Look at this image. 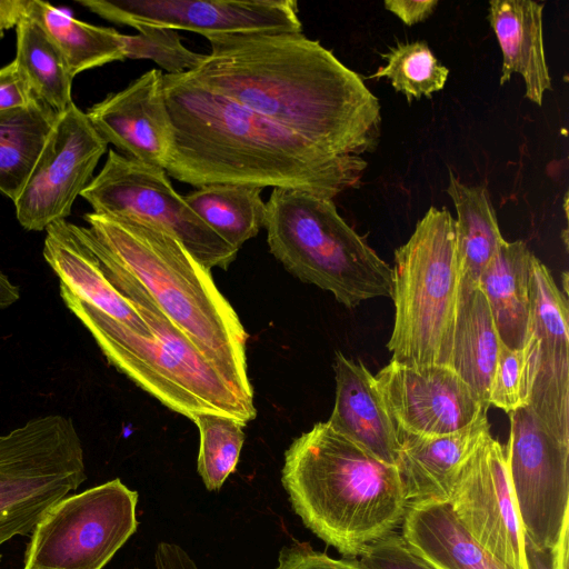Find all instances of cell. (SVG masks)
Listing matches in <instances>:
<instances>
[{"instance_id":"obj_10","label":"cell","mask_w":569,"mask_h":569,"mask_svg":"<svg viewBox=\"0 0 569 569\" xmlns=\"http://www.w3.org/2000/svg\"><path fill=\"white\" fill-rule=\"evenodd\" d=\"M99 214L152 223L177 238L207 269H227L238 250L221 239L172 187L164 169L110 149L80 194Z\"/></svg>"},{"instance_id":"obj_19","label":"cell","mask_w":569,"mask_h":569,"mask_svg":"<svg viewBox=\"0 0 569 569\" xmlns=\"http://www.w3.org/2000/svg\"><path fill=\"white\" fill-rule=\"evenodd\" d=\"M336 399L328 423L380 461L397 466L400 433L381 395L375 376L361 361L335 357Z\"/></svg>"},{"instance_id":"obj_37","label":"cell","mask_w":569,"mask_h":569,"mask_svg":"<svg viewBox=\"0 0 569 569\" xmlns=\"http://www.w3.org/2000/svg\"><path fill=\"white\" fill-rule=\"evenodd\" d=\"M437 0H386L387 10L395 13L407 26L426 20L437 7Z\"/></svg>"},{"instance_id":"obj_16","label":"cell","mask_w":569,"mask_h":569,"mask_svg":"<svg viewBox=\"0 0 569 569\" xmlns=\"http://www.w3.org/2000/svg\"><path fill=\"white\" fill-rule=\"evenodd\" d=\"M530 331L538 340L529 408L557 439L569 443V310L567 296L533 254L529 274Z\"/></svg>"},{"instance_id":"obj_4","label":"cell","mask_w":569,"mask_h":569,"mask_svg":"<svg viewBox=\"0 0 569 569\" xmlns=\"http://www.w3.org/2000/svg\"><path fill=\"white\" fill-rule=\"evenodd\" d=\"M107 278L133 306L153 338L101 312L63 283L59 290L66 307L90 332L110 365L162 405L191 420L200 413L244 423L256 417L253 395L210 362L131 276L113 266Z\"/></svg>"},{"instance_id":"obj_32","label":"cell","mask_w":569,"mask_h":569,"mask_svg":"<svg viewBox=\"0 0 569 569\" xmlns=\"http://www.w3.org/2000/svg\"><path fill=\"white\" fill-rule=\"evenodd\" d=\"M537 357L538 340L531 331L520 349L500 345L488 395L489 406L500 408L507 413L529 406Z\"/></svg>"},{"instance_id":"obj_28","label":"cell","mask_w":569,"mask_h":569,"mask_svg":"<svg viewBox=\"0 0 569 569\" xmlns=\"http://www.w3.org/2000/svg\"><path fill=\"white\" fill-rule=\"evenodd\" d=\"M262 189L240 184H206L184 196L194 213L228 244L239 250L264 226Z\"/></svg>"},{"instance_id":"obj_31","label":"cell","mask_w":569,"mask_h":569,"mask_svg":"<svg viewBox=\"0 0 569 569\" xmlns=\"http://www.w3.org/2000/svg\"><path fill=\"white\" fill-rule=\"evenodd\" d=\"M192 421L200 436L198 473L208 490H218L238 465L246 423L213 413H200Z\"/></svg>"},{"instance_id":"obj_34","label":"cell","mask_w":569,"mask_h":569,"mask_svg":"<svg viewBox=\"0 0 569 569\" xmlns=\"http://www.w3.org/2000/svg\"><path fill=\"white\" fill-rule=\"evenodd\" d=\"M358 559L369 569H436L397 532L368 547Z\"/></svg>"},{"instance_id":"obj_33","label":"cell","mask_w":569,"mask_h":569,"mask_svg":"<svg viewBox=\"0 0 569 569\" xmlns=\"http://www.w3.org/2000/svg\"><path fill=\"white\" fill-rule=\"evenodd\" d=\"M137 34H124L126 58L154 61L167 74L193 70L206 57L186 48L177 30L141 27Z\"/></svg>"},{"instance_id":"obj_23","label":"cell","mask_w":569,"mask_h":569,"mask_svg":"<svg viewBox=\"0 0 569 569\" xmlns=\"http://www.w3.org/2000/svg\"><path fill=\"white\" fill-rule=\"evenodd\" d=\"M532 257L523 241L505 240L478 283L500 341L510 349L522 348L530 333L529 274Z\"/></svg>"},{"instance_id":"obj_8","label":"cell","mask_w":569,"mask_h":569,"mask_svg":"<svg viewBox=\"0 0 569 569\" xmlns=\"http://www.w3.org/2000/svg\"><path fill=\"white\" fill-rule=\"evenodd\" d=\"M86 479L82 442L70 418L41 416L0 435V547L30 536L44 513Z\"/></svg>"},{"instance_id":"obj_13","label":"cell","mask_w":569,"mask_h":569,"mask_svg":"<svg viewBox=\"0 0 569 569\" xmlns=\"http://www.w3.org/2000/svg\"><path fill=\"white\" fill-rule=\"evenodd\" d=\"M471 538L509 569H529L506 445L489 435L462 467L448 501Z\"/></svg>"},{"instance_id":"obj_30","label":"cell","mask_w":569,"mask_h":569,"mask_svg":"<svg viewBox=\"0 0 569 569\" xmlns=\"http://www.w3.org/2000/svg\"><path fill=\"white\" fill-rule=\"evenodd\" d=\"M381 56L387 64L370 78H388L395 90L402 92L409 102L423 96L430 98L446 84L449 70L425 41L399 42Z\"/></svg>"},{"instance_id":"obj_41","label":"cell","mask_w":569,"mask_h":569,"mask_svg":"<svg viewBox=\"0 0 569 569\" xmlns=\"http://www.w3.org/2000/svg\"><path fill=\"white\" fill-rule=\"evenodd\" d=\"M569 526L565 527L561 536L551 549L555 569H568Z\"/></svg>"},{"instance_id":"obj_25","label":"cell","mask_w":569,"mask_h":569,"mask_svg":"<svg viewBox=\"0 0 569 569\" xmlns=\"http://www.w3.org/2000/svg\"><path fill=\"white\" fill-rule=\"evenodd\" d=\"M500 338L488 302L476 288L459 293L452 348L448 367L471 389L487 408Z\"/></svg>"},{"instance_id":"obj_27","label":"cell","mask_w":569,"mask_h":569,"mask_svg":"<svg viewBox=\"0 0 569 569\" xmlns=\"http://www.w3.org/2000/svg\"><path fill=\"white\" fill-rule=\"evenodd\" d=\"M58 112L34 100L0 111V192L14 201L28 180Z\"/></svg>"},{"instance_id":"obj_42","label":"cell","mask_w":569,"mask_h":569,"mask_svg":"<svg viewBox=\"0 0 569 569\" xmlns=\"http://www.w3.org/2000/svg\"><path fill=\"white\" fill-rule=\"evenodd\" d=\"M20 299L18 286L0 271V309H6Z\"/></svg>"},{"instance_id":"obj_26","label":"cell","mask_w":569,"mask_h":569,"mask_svg":"<svg viewBox=\"0 0 569 569\" xmlns=\"http://www.w3.org/2000/svg\"><path fill=\"white\" fill-rule=\"evenodd\" d=\"M27 16L54 42L73 78L86 70L127 59L124 34L113 28L80 21L40 0H29Z\"/></svg>"},{"instance_id":"obj_39","label":"cell","mask_w":569,"mask_h":569,"mask_svg":"<svg viewBox=\"0 0 569 569\" xmlns=\"http://www.w3.org/2000/svg\"><path fill=\"white\" fill-rule=\"evenodd\" d=\"M29 0H0V39L27 16Z\"/></svg>"},{"instance_id":"obj_24","label":"cell","mask_w":569,"mask_h":569,"mask_svg":"<svg viewBox=\"0 0 569 569\" xmlns=\"http://www.w3.org/2000/svg\"><path fill=\"white\" fill-rule=\"evenodd\" d=\"M447 192L457 211L455 220L459 293L478 288L479 279L505 242L496 212L483 186H467L449 171Z\"/></svg>"},{"instance_id":"obj_11","label":"cell","mask_w":569,"mask_h":569,"mask_svg":"<svg viewBox=\"0 0 569 569\" xmlns=\"http://www.w3.org/2000/svg\"><path fill=\"white\" fill-rule=\"evenodd\" d=\"M508 469L525 536L552 549L569 526V443L551 435L529 407L508 413Z\"/></svg>"},{"instance_id":"obj_1","label":"cell","mask_w":569,"mask_h":569,"mask_svg":"<svg viewBox=\"0 0 569 569\" xmlns=\"http://www.w3.org/2000/svg\"><path fill=\"white\" fill-rule=\"evenodd\" d=\"M210 52L186 72L201 86L328 152H372L380 104L358 73L302 32L207 38Z\"/></svg>"},{"instance_id":"obj_9","label":"cell","mask_w":569,"mask_h":569,"mask_svg":"<svg viewBox=\"0 0 569 569\" xmlns=\"http://www.w3.org/2000/svg\"><path fill=\"white\" fill-rule=\"evenodd\" d=\"M137 503L118 478L61 498L31 531L23 569H103L136 532Z\"/></svg>"},{"instance_id":"obj_6","label":"cell","mask_w":569,"mask_h":569,"mask_svg":"<svg viewBox=\"0 0 569 569\" xmlns=\"http://www.w3.org/2000/svg\"><path fill=\"white\" fill-rule=\"evenodd\" d=\"M266 206L270 252L295 277L347 308L390 298L392 268L340 217L332 199L274 188Z\"/></svg>"},{"instance_id":"obj_7","label":"cell","mask_w":569,"mask_h":569,"mask_svg":"<svg viewBox=\"0 0 569 569\" xmlns=\"http://www.w3.org/2000/svg\"><path fill=\"white\" fill-rule=\"evenodd\" d=\"M390 298L395 305L387 343L391 361L410 367L448 366L459 276L455 219L447 208L430 207L409 240L396 249Z\"/></svg>"},{"instance_id":"obj_21","label":"cell","mask_w":569,"mask_h":569,"mask_svg":"<svg viewBox=\"0 0 569 569\" xmlns=\"http://www.w3.org/2000/svg\"><path fill=\"white\" fill-rule=\"evenodd\" d=\"M543 4L529 0H492L489 22L502 51L500 84L512 73L526 83V98L542 104L543 94L551 89L542 36Z\"/></svg>"},{"instance_id":"obj_17","label":"cell","mask_w":569,"mask_h":569,"mask_svg":"<svg viewBox=\"0 0 569 569\" xmlns=\"http://www.w3.org/2000/svg\"><path fill=\"white\" fill-rule=\"evenodd\" d=\"M86 113L97 132L119 153L164 169L174 133L161 70L144 72L124 89L94 103Z\"/></svg>"},{"instance_id":"obj_36","label":"cell","mask_w":569,"mask_h":569,"mask_svg":"<svg viewBox=\"0 0 569 569\" xmlns=\"http://www.w3.org/2000/svg\"><path fill=\"white\" fill-rule=\"evenodd\" d=\"M34 100L32 88L14 60L0 68V111L23 108Z\"/></svg>"},{"instance_id":"obj_22","label":"cell","mask_w":569,"mask_h":569,"mask_svg":"<svg viewBox=\"0 0 569 569\" xmlns=\"http://www.w3.org/2000/svg\"><path fill=\"white\" fill-rule=\"evenodd\" d=\"M400 536L436 569H509L471 538L448 502L410 503Z\"/></svg>"},{"instance_id":"obj_3","label":"cell","mask_w":569,"mask_h":569,"mask_svg":"<svg viewBox=\"0 0 569 569\" xmlns=\"http://www.w3.org/2000/svg\"><path fill=\"white\" fill-rule=\"evenodd\" d=\"M281 482L305 526L346 558L397 532L408 501L396 466L380 461L328 421L296 438Z\"/></svg>"},{"instance_id":"obj_35","label":"cell","mask_w":569,"mask_h":569,"mask_svg":"<svg viewBox=\"0 0 569 569\" xmlns=\"http://www.w3.org/2000/svg\"><path fill=\"white\" fill-rule=\"evenodd\" d=\"M276 569H369L358 558H332L315 550L308 542L296 541L284 546L278 556Z\"/></svg>"},{"instance_id":"obj_15","label":"cell","mask_w":569,"mask_h":569,"mask_svg":"<svg viewBox=\"0 0 569 569\" xmlns=\"http://www.w3.org/2000/svg\"><path fill=\"white\" fill-rule=\"evenodd\" d=\"M375 382L400 435L451 433L489 409L448 366L410 367L390 360Z\"/></svg>"},{"instance_id":"obj_20","label":"cell","mask_w":569,"mask_h":569,"mask_svg":"<svg viewBox=\"0 0 569 569\" xmlns=\"http://www.w3.org/2000/svg\"><path fill=\"white\" fill-rule=\"evenodd\" d=\"M42 254L60 283L77 297L134 332L153 338L133 306L108 281L78 224L66 220L50 224L46 229Z\"/></svg>"},{"instance_id":"obj_38","label":"cell","mask_w":569,"mask_h":569,"mask_svg":"<svg viewBox=\"0 0 569 569\" xmlns=\"http://www.w3.org/2000/svg\"><path fill=\"white\" fill-rule=\"evenodd\" d=\"M154 569H199L180 546L160 542L154 551Z\"/></svg>"},{"instance_id":"obj_5","label":"cell","mask_w":569,"mask_h":569,"mask_svg":"<svg viewBox=\"0 0 569 569\" xmlns=\"http://www.w3.org/2000/svg\"><path fill=\"white\" fill-rule=\"evenodd\" d=\"M103 251L149 295L197 349L244 391L247 332L204 268L172 234L138 219L89 212Z\"/></svg>"},{"instance_id":"obj_40","label":"cell","mask_w":569,"mask_h":569,"mask_svg":"<svg viewBox=\"0 0 569 569\" xmlns=\"http://www.w3.org/2000/svg\"><path fill=\"white\" fill-rule=\"evenodd\" d=\"M529 569H555L551 549H539L525 536Z\"/></svg>"},{"instance_id":"obj_2","label":"cell","mask_w":569,"mask_h":569,"mask_svg":"<svg viewBox=\"0 0 569 569\" xmlns=\"http://www.w3.org/2000/svg\"><path fill=\"white\" fill-rule=\"evenodd\" d=\"M174 141L164 171L180 182L296 189L333 199L356 188L360 156L326 151L300 134L201 86L163 73Z\"/></svg>"},{"instance_id":"obj_29","label":"cell","mask_w":569,"mask_h":569,"mask_svg":"<svg viewBox=\"0 0 569 569\" xmlns=\"http://www.w3.org/2000/svg\"><path fill=\"white\" fill-rule=\"evenodd\" d=\"M14 61L27 77L37 99L56 112L72 101V80L64 58L42 27L26 16L16 27Z\"/></svg>"},{"instance_id":"obj_14","label":"cell","mask_w":569,"mask_h":569,"mask_svg":"<svg viewBox=\"0 0 569 569\" xmlns=\"http://www.w3.org/2000/svg\"><path fill=\"white\" fill-rule=\"evenodd\" d=\"M101 18L136 29L160 27L204 38L252 32H302L293 0H77Z\"/></svg>"},{"instance_id":"obj_18","label":"cell","mask_w":569,"mask_h":569,"mask_svg":"<svg viewBox=\"0 0 569 569\" xmlns=\"http://www.w3.org/2000/svg\"><path fill=\"white\" fill-rule=\"evenodd\" d=\"M489 435L487 412L451 433L400 435L401 449L396 467L408 503L448 502L462 467Z\"/></svg>"},{"instance_id":"obj_12","label":"cell","mask_w":569,"mask_h":569,"mask_svg":"<svg viewBox=\"0 0 569 569\" xmlns=\"http://www.w3.org/2000/svg\"><path fill=\"white\" fill-rule=\"evenodd\" d=\"M108 143L74 102L59 112L18 198L16 218L28 231H42L70 216L93 178Z\"/></svg>"}]
</instances>
